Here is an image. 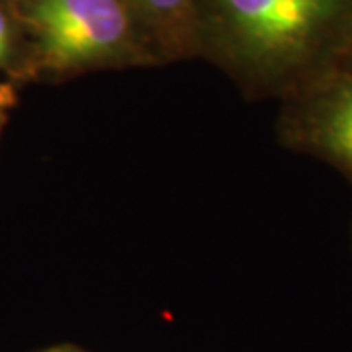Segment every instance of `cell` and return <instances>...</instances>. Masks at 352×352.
I'll return each instance as SVG.
<instances>
[{
	"label": "cell",
	"mask_w": 352,
	"mask_h": 352,
	"mask_svg": "<svg viewBox=\"0 0 352 352\" xmlns=\"http://www.w3.org/2000/svg\"><path fill=\"white\" fill-rule=\"evenodd\" d=\"M14 102V92L12 88L6 87V85H0V108H6Z\"/></svg>",
	"instance_id": "6"
},
{
	"label": "cell",
	"mask_w": 352,
	"mask_h": 352,
	"mask_svg": "<svg viewBox=\"0 0 352 352\" xmlns=\"http://www.w3.org/2000/svg\"><path fill=\"white\" fill-rule=\"evenodd\" d=\"M43 352H85L80 349H75V346H55V349H47Z\"/></svg>",
	"instance_id": "7"
},
{
	"label": "cell",
	"mask_w": 352,
	"mask_h": 352,
	"mask_svg": "<svg viewBox=\"0 0 352 352\" xmlns=\"http://www.w3.org/2000/svg\"><path fill=\"white\" fill-rule=\"evenodd\" d=\"M8 38H10V34H8V22H6L4 14L0 12V59L8 51Z\"/></svg>",
	"instance_id": "5"
},
{
	"label": "cell",
	"mask_w": 352,
	"mask_h": 352,
	"mask_svg": "<svg viewBox=\"0 0 352 352\" xmlns=\"http://www.w3.org/2000/svg\"><path fill=\"white\" fill-rule=\"evenodd\" d=\"M208 16L227 59L286 96L352 45V0H208Z\"/></svg>",
	"instance_id": "1"
},
{
	"label": "cell",
	"mask_w": 352,
	"mask_h": 352,
	"mask_svg": "<svg viewBox=\"0 0 352 352\" xmlns=\"http://www.w3.org/2000/svg\"><path fill=\"white\" fill-rule=\"evenodd\" d=\"M4 122H6V116H4V108H0V129L4 126Z\"/></svg>",
	"instance_id": "8"
},
{
	"label": "cell",
	"mask_w": 352,
	"mask_h": 352,
	"mask_svg": "<svg viewBox=\"0 0 352 352\" xmlns=\"http://www.w3.org/2000/svg\"><path fill=\"white\" fill-rule=\"evenodd\" d=\"M28 22L41 61L53 71L118 63L138 50L135 16L126 0H30Z\"/></svg>",
	"instance_id": "2"
},
{
	"label": "cell",
	"mask_w": 352,
	"mask_h": 352,
	"mask_svg": "<svg viewBox=\"0 0 352 352\" xmlns=\"http://www.w3.org/2000/svg\"><path fill=\"white\" fill-rule=\"evenodd\" d=\"M280 139L337 168L352 182V45L288 94Z\"/></svg>",
	"instance_id": "3"
},
{
	"label": "cell",
	"mask_w": 352,
	"mask_h": 352,
	"mask_svg": "<svg viewBox=\"0 0 352 352\" xmlns=\"http://www.w3.org/2000/svg\"><path fill=\"white\" fill-rule=\"evenodd\" d=\"M139 24L170 50H184L196 22L194 0H126Z\"/></svg>",
	"instance_id": "4"
}]
</instances>
